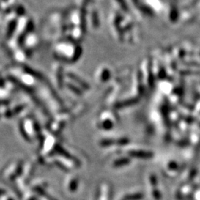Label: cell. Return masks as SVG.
I'll return each mask as SVG.
<instances>
[{
    "mask_svg": "<svg viewBox=\"0 0 200 200\" xmlns=\"http://www.w3.org/2000/svg\"><path fill=\"white\" fill-rule=\"evenodd\" d=\"M143 198V195L141 193H136V194L127 195L125 196V200H141Z\"/></svg>",
    "mask_w": 200,
    "mask_h": 200,
    "instance_id": "1",
    "label": "cell"
},
{
    "mask_svg": "<svg viewBox=\"0 0 200 200\" xmlns=\"http://www.w3.org/2000/svg\"><path fill=\"white\" fill-rule=\"evenodd\" d=\"M153 196L156 200H159L161 199V194L158 190H153Z\"/></svg>",
    "mask_w": 200,
    "mask_h": 200,
    "instance_id": "2",
    "label": "cell"
}]
</instances>
